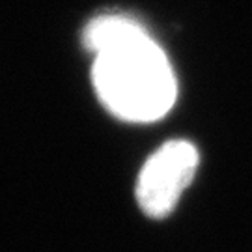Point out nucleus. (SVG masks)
Masks as SVG:
<instances>
[{
	"label": "nucleus",
	"mask_w": 252,
	"mask_h": 252,
	"mask_svg": "<svg viewBox=\"0 0 252 252\" xmlns=\"http://www.w3.org/2000/svg\"><path fill=\"white\" fill-rule=\"evenodd\" d=\"M94 53L92 82L103 107L131 124L157 122L170 112L178 82L168 56L135 19L105 13L84 28Z\"/></svg>",
	"instance_id": "1"
},
{
	"label": "nucleus",
	"mask_w": 252,
	"mask_h": 252,
	"mask_svg": "<svg viewBox=\"0 0 252 252\" xmlns=\"http://www.w3.org/2000/svg\"><path fill=\"white\" fill-rule=\"evenodd\" d=\"M198 161L196 148L187 140H170L153 153L136 180V202L146 215H170L194 178Z\"/></svg>",
	"instance_id": "2"
}]
</instances>
